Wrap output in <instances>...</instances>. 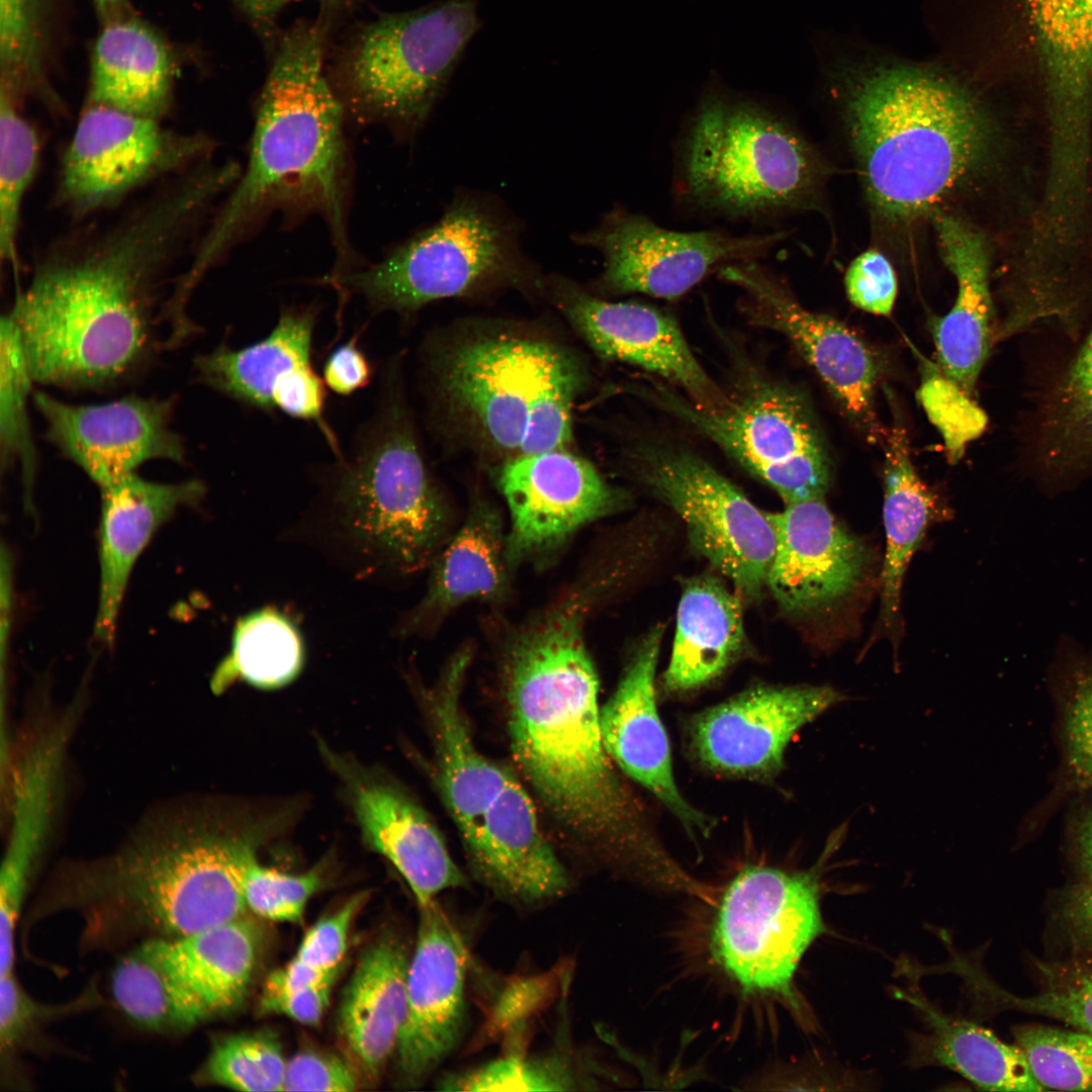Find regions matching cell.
Instances as JSON below:
<instances>
[{
	"mask_svg": "<svg viewBox=\"0 0 1092 1092\" xmlns=\"http://www.w3.org/2000/svg\"><path fill=\"white\" fill-rule=\"evenodd\" d=\"M976 985L984 997L1005 1008L1057 1019L1092 1035V969L1071 967L1051 972L1038 992L1016 996L988 980Z\"/></svg>",
	"mask_w": 1092,
	"mask_h": 1092,
	"instance_id": "48",
	"label": "cell"
},
{
	"mask_svg": "<svg viewBox=\"0 0 1092 1092\" xmlns=\"http://www.w3.org/2000/svg\"><path fill=\"white\" fill-rule=\"evenodd\" d=\"M662 628L641 641L615 693L601 709V729L610 757L650 791L691 832H706L708 819L678 791L667 735L658 715L654 678Z\"/></svg>",
	"mask_w": 1092,
	"mask_h": 1092,
	"instance_id": "26",
	"label": "cell"
},
{
	"mask_svg": "<svg viewBox=\"0 0 1092 1092\" xmlns=\"http://www.w3.org/2000/svg\"><path fill=\"white\" fill-rule=\"evenodd\" d=\"M51 0H0V89L56 101L48 78Z\"/></svg>",
	"mask_w": 1092,
	"mask_h": 1092,
	"instance_id": "42",
	"label": "cell"
},
{
	"mask_svg": "<svg viewBox=\"0 0 1092 1092\" xmlns=\"http://www.w3.org/2000/svg\"><path fill=\"white\" fill-rule=\"evenodd\" d=\"M101 24L91 54L88 103L161 119L176 74L169 44L133 12Z\"/></svg>",
	"mask_w": 1092,
	"mask_h": 1092,
	"instance_id": "31",
	"label": "cell"
},
{
	"mask_svg": "<svg viewBox=\"0 0 1092 1092\" xmlns=\"http://www.w3.org/2000/svg\"><path fill=\"white\" fill-rule=\"evenodd\" d=\"M332 281L364 298L373 312L400 315L441 299L547 287L522 247L518 220L492 195L469 190L455 194L437 221L378 263Z\"/></svg>",
	"mask_w": 1092,
	"mask_h": 1092,
	"instance_id": "9",
	"label": "cell"
},
{
	"mask_svg": "<svg viewBox=\"0 0 1092 1092\" xmlns=\"http://www.w3.org/2000/svg\"><path fill=\"white\" fill-rule=\"evenodd\" d=\"M35 1004L23 993L13 974L0 977V1038L11 1046L35 1013Z\"/></svg>",
	"mask_w": 1092,
	"mask_h": 1092,
	"instance_id": "58",
	"label": "cell"
},
{
	"mask_svg": "<svg viewBox=\"0 0 1092 1092\" xmlns=\"http://www.w3.org/2000/svg\"><path fill=\"white\" fill-rule=\"evenodd\" d=\"M287 823L280 809H251L170 829L135 843L81 890L160 937L203 930L246 915V864Z\"/></svg>",
	"mask_w": 1092,
	"mask_h": 1092,
	"instance_id": "6",
	"label": "cell"
},
{
	"mask_svg": "<svg viewBox=\"0 0 1092 1092\" xmlns=\"http://www.w3.org/2000/svg\"><path fill=\"white\" fill-rule=\"evenodd\" d=\"M712 907L709 948L715 965L743 995L801 1013L795 975L826 931L817 873L749 866L716 894Z\"/></svg>",
	"mask_w": 1092,
	"mask_h": 1092,
	"instance_id": "11",
	"label": "cell"
},
{
	"mask_svg": "<svg viewBox=\"0 0 1092 1092\" xmlns=\"http://www.w3.org/2000/svg\"><path fill=\"white\" fill-rule=\"evenodd\" d=\"M1035 1079L1046 1090L1092 1091V1035L1046 1025L1013 1030Z\"/></svg>",
	"mask_w": 1092,
	"mask_h": 1092,
	"instance_id": "46",
	"label": "cell"
},
{
	"mask_svg": "<svg viewBox=\"0 0 1092 1092\" xmlns=\"http://www.w3.org/2000/svg\"><path fill=\"white\" fill-rule=\"evenodd\" d=\"M1059 764L1052 788L1021 826L1020 841L1039 833L1064 806L1092 795V649L1063 639L1049 670Z\"/></svg>",
	"mask_w": 1092,
	"mask_h": 1092,
	"instance_id": "32",
	"label": "cell"
},
{
	"mask_svg": "<svg viewBox=\"0 0 1092 1092\" xmlns=\"http://www.w3.org/2000/svg\"><path fill=\"white\" fill-rule=\"evenodd\" d=\"M900 996L919 1011L925 1023V1031L913 1044L915 1065L949 1069L986 1090H1046L1016 1043L1009 1044L985 1027L945 1014L916 992H901Z\"/></svg>",
	"mask_w": 1092,
	"mask_h": 1092,
	"instance_id": "36",
	"label": "cell"
},
{
	"mask_svg": "<svg viewBox=\"0 0 1092 1092\" xmlns=\"http://www.w3.org/2000/svg\"><path fill=\"white\" fill-rule=\"evenodd\" d=\"M410 956L392 933L360 956L338 1012L340 1036L359 1073L373 1080L395 1054L406 1014Z\"/></svg>",
	"mask_w": 1092,
	"mask_h": 1092,
	"instance_id": "29",
	"label": "cell"
},
{
	"mask_svg": "<svg viewBox=\"0 0 1092 1092\" xmlns=\"http://www.w3.org/2000/svg\"><path fill=\"white\" fill-rule=\"evenodd\" d=\"M562 351L516 335L477 336L434 362L438 392L476 438L515 457L537 391Z\"/></svg>",
	"mask_w": 1092,
	"mask_h": 1092,
	"instance_id": "16",
	"label": "cell"
},
{
	"mask_svg": "<svg viewBox=\"0 0 1092 1092\" xmlns=\"http://www.w3.org/2000/svg\"><path fill=\"white\" fill-rule=\"evenodd\" d=\"M326 384L311 364L290 371L273 392L274 407L301 421L313 422L323 431L336 454L340 452L336 437L327 426L323 414L326 404Z\"/></svg>",
	"mask_w": 1092,
	"mask_h": 1092,
	"instance_id": "55",
	"label": "cell"
},
{
	"mask_svg": "<svg viewBox=\"0 0 1092 1092\" xmlns=\"http://www.w3.org/2000/svg\"><path fill=\"white\" fill-rule=\"evenodd\" d=\"M1071 805L1065 833L1067 849L1083 880L1092 881V795Z\"/></svg>",
	"mask_w": 1092,
	"mask_h": 1092,
	"instance_id": "59",
	"label": "cell"
},
{
	"mask_svg": "<svg viewBox=\"0 0 1092 1092\" xmlns=\"http://www.w3.org/2000/svg\"><path fill=\"white\" fill-rule=\"evenodd\" d=\"M497 485L510 513L512 567L542 563L582 527L624 503L588 460L564 448L510 458L499 469Z\"/></svg>",
	"mask_w": 1092,
	"mask_h": 1092,
	"instance_id": "19",
	"label": "cell"
},
{
	"mask_svg": "<svg viewBox=\"0 0 1092 1092\" xmlns=\"http://www.w3.org/2000/svg\"><path fill=\"white\" fill-rule=\"evenodd\" d=\"M1043 73L1049 116L1045 190L1088 193L1092 152V0H1026Z\"/></svg>",
	"mask_w": 1092,
	"mask_h": 1092,
	"instance_id": "17",
	"label": "cell"
},
{
	"mask_svg": "<svg viewBox=\"0 0 1092 1092\" xmlns=\"http://www.w3.org/2000/svg\"><path fill=\"white\" fill-rule=\"evenodd\" d=\"M100 489V586L94 633L110 645L138 557L179 507L199 500L203 485L197 480L155 482L132 472Z\"/></svg>",
	"mask_w": 1092,
	"mask_h": 1092,
	"instance_id": "27",
	"label": "cell"
},
{
	"mask_svg": "<svg viewBox=\"0 0 1092 1092\" xmlns=\"http://www.w3.org/2000/svg\"><path fill=\"white\" fill-rule=\"evenodd\" d=\"M32 396L47 439L100 488L151 460L185 461L183 439L171 427L173 397L74 404L43 391Z\"/></svg>",
	"mask_w": 1092,
	"mask_h": 1092,
	"instance_id": "20",
	"label": "cell"
},
{
	"mask_svg": "<svg viewBox=\"0 0 1092 1092\" xmlns=\"http://www.w3.org/2000/svg\"><path fill=\"white\" fill-rule=\"evenodd\" d=\"M777 546L766 586L789 613L818 612L849 596L866 571L863 544L815 498L769 513Z\"/></svg>",
	"mask_w": 1092,
	"mask_h": 1092,
	"instance_id": "25",
	"label": "cell"
},
{
	"mask_svg": "<svg viewBox=\"0 0 1092 1092\" xmlns=\"http://www.w3.org/2000/svg\"><path fill=\"white\" fill-rule=\"evenodd\" d=\"M33 382L19 328L9 311L0 328V461L2 470L19 463L27 500L36 470L27 405Z\"/></svg>",
	"mask_w": 1092,
	"mask_h": 1092,
	"instance_id": "43",
	"label": "cell"
},
{
	"mask_svg": "<svg viewBox=\"0 0 1092 1092\" xmlns=\"http://www.w3.org/2000/svg\"><path fill=\"white\" fill-rule=\"evenodd\" d=\"M406 978V1014L396 1049L399 1082L420 1085L455 1049L465 1020L467 951L444 911L419 906Z\"/></svg>",
	"mask_w": 1092,
	"mask_h": 1092,
	"instance_id": "22",
	"label": "cell"
},
{
	"mask_svg": "<svg viewBox=\"0 0 1092 1092\" xmlns=\"http://www.w3.org/2000/svg\"><path fill=\"white\" fill-rule=\"evenodd\" d=\"M740 598L717 577L702 574L682 586L664 688L685 692L718 677L745 647Z\"/></svg>",
	"mask_w": 1092,
	"mask_h": 1092,
	"instance_id": "34",
	"label": "cell"
},
{
	"mask_svg": "<svg viewBox=\"0 0 1092 1092\" xmlns=\"http://www.w3.org/2000/svg\"><path fill=\"white\" fill-rule=\"evenodd\" d=\"M59 743L47 742L36 748L22 769L15 803V822L0 877V933L14 935L30 869L41 843Z\"/></svg>",
	"mask_w": 1092,
	"mask_h": 1092,
	"instance_id": "38",
	"label": "cell"
},
{
	"mask_svg": "<svg viewBox=\"0 0 1092 1092\" xmlns=\"http://www.w3.org/2000/svg\"><path fill=\"white\" fill-rule=\"evenodd\" d=\"M1041 429L1044 461L1052 469L1092 466V329L1054 388Z\"/></svg>",
	"mask_w": 1092,
	"mask_h": 1092,
	"instance_id": "41",
	"label": "cell"
},
{
	"mask_svg": "<svg viewBox=\"0 0 1092 1092\" xmlns=\"http://www.w3.org/2000/svg\"><path fill=\"white\" fill-rule=\"evenodd\" d=\"M368 898L366 891L356 893L318 919L305 932L293 958L320 970H339L347 952L351 927Z\"/></svg>",
	"mask_w": 1092,
	"mask_h": 1092,
	"instance_id": "52",
	"label": "cell"
},
{
	"mask_svg": "<svg viewBox=\"0 0 1092 1092\" xmlns=\"http://www.w3.org/2000/svg\"><path fill=\"white\" fill-rule=\"evenodd\" d=\"M325 863L300 874H289L252 856L245 868L243 894L247 908L276 922L301 923L311 897L325 882Z\"/></svg>",
	"mask_w": 1092,
	"mask_h": 1092,
	"instance_id": "50",
	"label": "cell"
},
{
	"mask_svg": "<svg viewBox=\"0 0 1092 1092\" xmlns=\"http://www.w3.org/2000/svg\"><path fill=\"white\" fill-rule=\"evenodd\" d=\"M358 1085L359 1071L352 1060L315 1051L287 1060L284 1091L349 1092Z\"/></svg>",
	"mask_w": 1092,
	"mask_h": 1092,
	"instance_id": "54",
	"label": "cell"
},
{
	"mask_svg": "<svg viewBox=\"0 0 1092 1092\" xmlns=\"http://www.w3.org/2000/svg\"><path fill=\"white\" fill-rule=\"evenodd\" d=\"M369 418L333 465L335 502L365 550L404 571L434 561L450 538V511L425 463L397 361L384 364Z\"/></svg>",
	"mask_w": 1092,
	"mask_h": 1092,
	"instance_id": "8",
	"label": "cell"
},
{
	"mask_svg": "<svg viewBox=\"0 0 1092 1092\" xmlns=\"http://www.w3.org/2000/svg\"><path fill=\"white\" fill-rule=\"evenodd\" d=\"M286 1064L281 1043L273 1032L235 1033L213 1044L201 1079L237 1091H284Z\"/></svg>",
	"mask_w": 1092,
	"mask_h": 1092,
	"instance_id": "45",
	"label": "cell"
},
{
	"mask_svg": "<svg viewBox=\"0 0 1092 1092\" xmlns=\"http://www.w3.org/2000/svg\"><path fill=\"white\" fill-rule=\"evenodd\" d=\"M824 167L768 96L730 88L712 70L676 138V209L705 221L768 225L816 205Z\"/></svg>",
	"mask_w": 1092,
	"mask_h": 1092,
	"instance_id": "5",
	"label": "cell"
},
{
	"mask_svg": "<svg viewBox=\"0 0 1092 1092\" xmlns=\"http://www.w3.org/2000/svg\"><path fill=\"white\" fill-rule=\"evenodd\" d=\"M571 594L514 632L503 656L513 755L545 805L639 883L673 884L681 866L623 786L605 747L599 679Z\"/></svg>",
	"mask_w": 1092,
	"mask_h": 1092,
	"instance_id": "2",
	"label": "cell"
},
{
	"mask_svg": "<svg viewBox=\"0 0 1092 1092\" xmlns=\"http://www.w3.org/2000/svg\"><path fill=\"white\" fill-rule=\"evenodd\" d=\"M373 373L372 364L358 346V337L354 336L327 358L323 379L332 391L348 396L366 387L371 382Z\"/></svg>",
	"mask_w": 1092,
	"mask_h": 1092,
	"instance_id": "56",
	"label": "cell"
},
{
	"mask_svg": "<svg viewBox=\"0 0 1092 1092\" xmlns=\"http://www.w3.org/2000/svg\"><path fill=\"white\" fill-rule=\"evenodd\" d=\"M582 371L564 349L550 367L531 405L522 454L564 448L572 437V410Z\"/></svg>",
	"mask_w": 1092,
	"mask_h": 1092,
	"instance_id": "47",
	"label": "cell"
},
{
	"mask_svg": "<svg viewBox=\"0 0 1092 1092\" xmlns=\"http://www.w3.org/2000/svg\"><path fill=\"white\" fill-rule=\"evenodd\" d=\"M345 106L324 71V33L299 24L279 42L259 96L249 160L184 273L198 285L229 248L274 211L316 213L350 270Z\"/></svg>",
	"mask_w": 1092,
	"mask_h": 1092,
	"instance_id": "3",
	"label": "cell"
},
{
	"mask_svg": "<svg viewBox=\"0 0 1092 1092\" xmlns=\"http://www.w3.org/2000/svg\"><path fill=\"white\" fill-rule=\"evenodd\" d=\"M931 218L942 259L958 282L954 304L932 325L938 368L972 396L994 337L988 245L952 214L934 211Z\"/></svg>",
	"mask_w": 1092,
	"mask_h": 1092,
	"instance_id": "28",
	"label": "cell"
},
{
	"mask_svg": "<svg viewBox=\"0 0 1092 1092\" xmlns=\"http://www.w3.org/2000/svg\"><path fill=\"white\" fill-rule=\"evenodd\" d=\"M840 701L842 695L830 687L755 686L696 715L690 746L715 772L769 779L782 769L796 732Z\"/></svg>",
	"mask_w": 1092,
	"mask_h": 1092,
	"instance_id": "21",
	"label": "cell"
},
{
	"mask_svg": "<svg viewBox=\"0 0 1092 1092\" xmlns=\"http://www.w3.org/2000/svg\"><path fill=\"white\" fill-rule=\"evenodd\" d=\"M547 287L601 357L654 373L682 388L700 405L716 406L726 399L670 314L645 303L605 300L560 275L547 278Z\"/></svg>",
	"mask_w": 1092,
	"mask_h": 1092,
	"instance_id": "23",
	"label": "cell"
},
{
	"mask_svg": "<svg viewBox=\"0 0 1092 1092\" xmlns=\"http://www.w3.org/2000/svg\"><path fill=\"white\" fill-rule=\"evenodd\" d=\"M917 398L943 440L947 460L957 463L969 443L984 433L988 424L985 412L931 363L926 365Z\"/></svg>",
	"mask_w": 1092,
	"mask_h": 1092,
	"instance_id": "49",
	"label": "cell"
},
{
	"mask_svg": "<svg viewBox=\"0 0 1092 1092\" xmlns=\"http://www.w3.org/2000/svg\"><path fill=\"white\" fill-rule=\"evenodd\" d=\"M101 23L132 12L127 0H92Z\"/></svg>",
	"mask_w": 1092,
	"mask_h": 1092,
	"instance_id": "63",
	"label": "cell"
},
{
	"mask_svg": "<svg viewBox=\"0 0 1092 1092\" xmlns=\"http://www.w3.org/2000/svg\"><path fill=\"white\" fill-rule=\"evenodd\" d=\"M213 149L203 133L181 132L160 118L88 103L63 155L57 198L73 215L86 216L210 160Z\"/></svg>",
	"mask_w": 1092,
	"mask_h": 1092,
	"instance_id": "14",
	"label": "cell"
},
{
	"mask_svg": "<svg viewBox=\"0 0 1092 1092\" xmlns=\"http://www.w3.org/2000/svg\"><path fill=\"white\" fill-rule=\"evenodd\" d=\"M332 985H323L297 992L262 995L259 1010L265 1014L283 1015L304 1025H316L330 1003Z\"/></svg>",
	"mask_w": 1092,
	"mask_h": 1092,
	"instance_id": "57",
	"label": "cell"
},
{
	"mask_svg": "<svg viewBox=\"0 0 1092 1092\" xmlns=\"http://www.w3.org/2000/svg\"><path fill=\"white\" fill-rule=\"evenodd\" d=\"M321 751L342 780L365 844L397 870L419 906L465 883L440 832L411 795L324 744Z\"/></svg>",
	"mask_w": 1092,
	"mask_h": 1092,
	"instance_id": "24",
	"label": "cell"
},
{
	"mask_svg": "<svg viewBox=\"0 0 1092 1092\" xmlns=\"http://www.w3.org/2000/svg\"><path fill=\"white\" fill-rule=\"evenodd\" d=\"M338 971L320 970L293 958L267 977L262 995L286 994L323 985H333Z\"/></svg>",
	"mask_w": 1092,
	"mask_h": 1092,
	"instance_id": "60",
	"label": "cell"
},
{
	"mask_svg": "<svg viewBox=\"0 0 1092 1092\" xmlns=\"http://www.w3.org/2000/svg\"><path fill=\"white\" fill-rule=\"evenodd\" d=\"M717 275L743 291L744 307L754 323L783 333L793 343L869 440L884 439L875 411L879 360L854 331L803 307L760 261L735 263Z\"/></svg>",
	"mask_w": 1092,
	"mask_h": 1092,
	"instance_id": "18",
	"label": "cell"
},
{
	"mask_svg": "<svg viewBox=\"0 0 1092 1092\" xmlns=\"http://www.w3.org/2000/svg\"><path fill=\"white\" fill-rule=\"evenodd\" d=\"M512 568L499 513L486 502H475L435 558L414 624L437 620L468 602H502L510 590Z\"/></svg>",
	"mask_w": 1092,
	"mask_h": 1092,
	"instance_id": "33",
	"label": "cell"
},
{
	"mask_svg": "<svg viewBox=\"0 0 1092 1092\" xmlns=\"http://www.w3.org/2000/svg\"><path fill=\"white\" fill-rule=\"evenodd\" d=\"M844 285L849 301L857 308L877 315L891 313L898 281L890 261L879 251L859 254L846 270Z\"/></svg>",
	"mask_w": 1092,
	"mask_h": 1092,
	"instance_id": "53",
	"label": "cell"
},
{
	"mask_svg": "<svg viewBox=\"0 0 1092 1092\" xmlns=\"http://www.w3.org/2000/svg\"><path fill=\"white\" fill-rule=\"evenodd\" d=\"M575 1083L562 1064L537 1062L518 1057L492 1061L441 1084L444 1090H565Z\"/></svg>",
	"mask_w": 1092,
	"mask_h": 1092,
	"instance_id": "51",
	"label": "cell"
},
{
	"mask_svg": "<svg viewBox=\"0 0 1092 1092\" xmlns=\"http://www.w3.org/2000/svg\"><path fill=\"white\" fill-rule=\"evenodd\" d=\"M481 25L477 0H442L363 25L338 66L345 108L404 138L428 121Z\"/></svg>",
	"mask_w": 1092,
	"mask_h": 1092,
	"instance_id": "10",
	"label": "cell"
},
{
	"mask_svg": "<svg viewBox=\"0 0 1092 1092\" xmlns=\"http://www.w3.org/2000/svg\"><path fill=\"white\" fill-rule=\"evenodd\" d=\"M787 236L784 230L742 235L720 228L675 231L617 203L598 224L571 239L602 256L603 268L594 283L601 293L672 300L723 267L760 261Z\"/></svg>",
	"mask_w": 1092,
	"mask_h": 1092,
	"instance_id": "13",
	"label": "cell"
},
{
	"mask_svg": "<svg viewBox=\"0 0 1092 1092\" xmlns=\"http://www.w3.org/2000/svg\"><path fill=\"white\" fill-rule=\"evenodd\" d=\"M638 453L643 479L681 518L696 551L744 598L759 599L777 546L769 513L694 453L662 446Z\"/></svg>",
	"mask_w": 1092,
	"mask_h": 1092,
	"instance_id": "15",
	"label": "cell"
},
{
	"mask_svg": "<svg viewBox=\"0 0 1092 1092\" xmlns=\"http://www.w3.org/2000/svg\"><path fill=\"white\" fill-rule=\"evenodd\" d=\"M472 647L449 659L431 697L440 795L479 876L494 890L522 902L562 894L566 870L540 827L527 791L506 767L475 746L461 692Z\"/></svg>",
	"mask_w": 1092,
	"mask_h": 1092,
	"instance_id": "7",
	"label": "cell"
},
{
	"mask_svg": "<svg viewBox=\"0 0 1092 1092\" xmlns=\"http://www.w3.org/2000/svg\"><path fill=\"white\" fill-rule=\"evenodd\" d=\"M235 3L259 26L266 27L275 17L295 0H234Z\"/></svg>",
	"mask_w": 1092,
	"mask_h": 1092,
	"instance_id": "62",
	"label": "cell"
},
{
	"mask_svg": "<svg viewBox=\"0 0 1092 1092\" xmlns=\"http://www.w3.org/2000/svg\"><path fill=\"white\" fill-rule=\"evenodd\" d=\"M639 393L712 440L786 505L823 498L830 461L808 402L795 389L757 381L716 406L687 400L658 383Z\"/></svg>",
	"mask_w": 1092,
	"mask_h": 1092,
	"instance_id": "12",
	"label": "cell"
},
{
	"mask_svg": "<svg viewBox=\"0 0 1092 1092\" xmlns=\"http://www.w3.org/2000/svg\"><path fill=\"white\" fill-rule=\"evenodd\" d=\"M844 100L868 196L889 219L933 213L987 154L991 127L983 105L944 73L867 66L850 73Z\"/></svg>",
	"mask_w": 1092,
	"mask_h": 1092,
	"instance_id": "4",
	"label": "cell"
},
{
	"mask_svg": "<svg viewBox=\"0 0 1092 1092\" xmlns=\"http://www.w3.org/2000/svg\"><path fill=\"white\" fill-rule=\"evenodd\" d=\"M19 99L0 89V259L17 264L21 209L37 171L36 130L19 110Z\"/></svg>",
	"mask_w": 1092,
	"mask_h": 1092,
	"instance_id": "44",
	"label": "cell"
},
{
	"mask_svg": "<svg viewBox=\"0 0 1092 1092\" xmlns=\"http://www.w3.org/2000/svg\"><path fill=\"white\" fill-rule=\"evenodd\" d=\"M262 932L249 916L178 937H155L141 946L203 1007L209 1019L245 1000L256 972Z\"/></svg>",
	"mask_w": 1092,
	"mask_h": 1092,
	"instance_id": "30",
	"label": "cell"
},
{
	"mask_svg": "<svg viewBox=\"0 0 1092 1092\" xmlns=\"http://www.w3.org/2000/svg\"><path fill=\"white\" fill-rule=\"evenodd\" d=\"M316 316L314 307L284 308L264 339L241 349L220 345L197 356V378L243 404L273 412L278 383L293 369L311 364Z\"/></svg>",
	"mask_w": 1092,
	"mask_h": 1092,
	"instance_id": "35",
	"label": "cell"
},
{
	"mask_svg": "<svg viewBox=\"0 0 1092 1092\" xmlns=\"http://www.w3.org/2000/svg\"><path fill=\"white\" fill-rule=\"evenodd\" d=\"M302 660L294 626L281 614L263 610L238 623L232 651L215 669L210 687L219 694L242 679L259 689L281 688L298 675Z\"/></svg>",
	"mask_w": 1092,
	"mask_h": 1092,
	"instance_id": "39",
	"label": "cell"
},
{
	"mask_svg": "<svg viewBox=\"0 0 1092 1092\" xmlns=\"http://www.w3.org/2000/svg\"><path fill=\"white\" fill-rule=\"evenodd\" d=\"M111 990L123 1013L149 1030L184 1031L209 1019L198 1001L141 945L115 967Z\"/></svg>",
	"mask_w": 1092,
	"mask_h": 1092,
	"instance_id": "40",
	"label": "cell"
},
{
	"mask_svg": "<svg viewBox=\"0 0 1092 1092\" xmlns=\"http://www.w3.org/2000/svg\"><path fill=\"white\" fill-rule=\"evenodd\" d=\"M886 554L882 572V616L896 622L903 578L929 524L939 517L937 496L921 480L911 460L907 435L899 426L884 437Z\"/></svg>",
	"mask_w": 1092,
	"mask_h": 1092,
	"instance_id": "37",
	"label": "cell"
},
{
	"mask_svg": "<svg viewBox=\"0 0 1092 1092\" xmlns=\"http://www.w3.org/2000/svg\"><path fill=\"white\" fill-rule=\"evenodd\" d=\"M322 1L327 6L336 7V6H341V5H344V4L348 3L350 0H322Z\"/></svg>",
	"mask_w": 1092,
	"mask_h": 1092,
	"instance_id": "64",
	"label": "cell"
},
{
	"mask_svg": "<svg viewBox=\"0 0 1092 1092\" xmlns=\"http://www.w3.org/2000/svg\"><path fill=\"white\" fill-rule=\"evenodd\" d=\"M209 202L199 182L176 178L112 226L48 253L10 310L34 382L102 388L146 361L162 277Z\"/></svg>",
	"mask_w": 1092,
	"mask_h": 1092,
	"instance_id": "1",
	"label": "cell"
},
{
	"mask_svg": "<svg viewBox=\"0 0 1092 1092\" xmlns=\"http://www.w3.org/2000/svg\"><path fill=\"white\" fill-rule=\"evenodd\" d=\"M1063 906L1069 929L1092 951V881L1082 880L1071 887L1065 894Z\"/></svg>",
	"mask_w": 1092,
	"mask_h": 1092,
	"instance_id": "61",
	"label": "cell"
}]
</instances>
